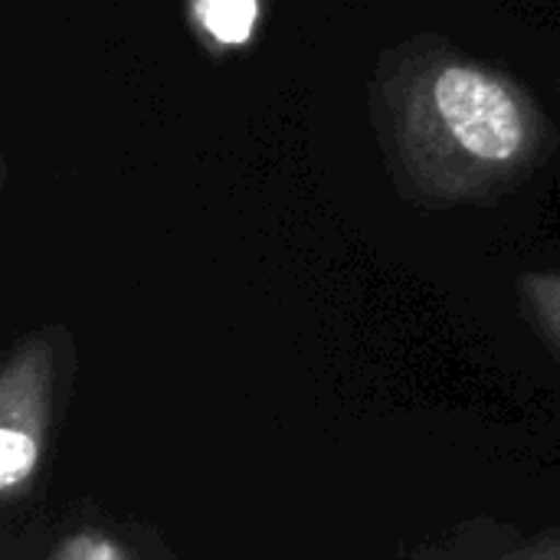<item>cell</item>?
<instances>
[{
  "label": "cell",
  "mask_w": 560,
  "mask_h": 560,
  "mask_svg": "<svg viewBox=\"0 0 560 560\" xmlns=\"http://www.w3.org/2000/svg\"><path fill=\"white\" fill-rule=\"evenodd\" d=\"M52 404V351L39 335L20 338L0 368V499L23 502L39 476Z\"/></svg>",
  "instance_id": "1"
},
{
  "label": "cell",
  "mask_w": 560,
  "mask_h": 560,
  "mask_svg": "<svg viewBox=\"0 0 560 560\" xmlns=\"http://www.w3.org/2000/svg\"><path fill=\"white\" fill-rule=\"evenodd\" d=\"M436 108L459 141L479 161H512L525 148V118L512 92L469 66H453L436 79Z\"/></svg>",
  "instance_id": "2"
},
{
  "label": "cell",
  "mask_w": 560,
  "mask_h": 560,
  "mask_svg": "<svg viewBox=\"0 0 560 560\" xmlns=\"http://www.w3.org/2000/svg\"><path fill=\"white\" fill-rule=\"evenodd\" d=\"M525 308L541 331V338L555 348L560 358V272H535L522 279Z\"/></svg>",
  "instance_id": "3"
},
{
  "label": "cell",
  "mask_w": 560,
  "mask_h": 560,
  "mask_svg": "<svg viewBox=\"0 0 560 560\" xmlns=\"http://www.w3.org/2000/svg\"><path fill=\"white\" fill-rule=\"evenodd\" d=\"M203 26L220 43H243L256 23V0H197Z\"/></svg>",
  "instance_id": "4"
},
{
  "label": "cell",
  "mask_w": 560,
  "mask_h": 560,
  "mask_svg": "<svg viewBox=\"0 0 560 560\" xmlns=\"http://www.w3.org/2000/svg\"><path fill=\"white\" fill-rule=\"evenodd\" d=\"M46 560H141L128 545H121L115 535L98 528H79L66 535Z\"/></svg>",
  "instance_id": "5"
},
{
  "label": "cell",
  "mask_w": 560,
  "mask_h": 560,
  "mask_svg": "<svg viewBox=\"0 0 560 560\" xmlns=\"http://www.w3.org/2000/svg\"><path fill=\"white\" fill-rule=\"evenodd\" d=\"M492 560H560V528L541 532L538 538H528Z\"/></svg>",
  "instance_id": "6"
}]
</instances>
